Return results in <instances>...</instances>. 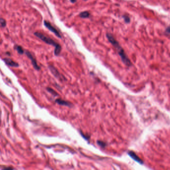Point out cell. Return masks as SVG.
Masks as SVG:
<instances>
[{
  "label": "cell",
  "mask_w": 170,
  "mask_h": 170,
  "mask_svg": "<svg viewBox=\"0 0 170 170\" xmlns=\"http://www.w3.org/2000/svg\"><path fill=\"white\" fill-rule=\"evenodd\" d=\"M106 37L108 39L109 42L112 45L115 47V49L118 52V53L120 57L121 60L126 65L128 66H130L132 65V63L131 62L130 60L129 59L126 54L125 52V51L123 49V48L121 47L118 42H117L114 37L110 33H106Z\"/></svg>",
  "instance_id": "6da1fadb"
},
{
  "label": "cell",
  "mask_w": 170,
  "mask_h": 170,
  "mask_svg": "<svg viewBox=\"0 0 170 170\" xmlns=\"http://www.w3.org/2000/svg\"><path fill=\"white\" fill-rule=\"evenodd\" d=\"M34 35L36 36L37 37H38L42 40H43L45 44L53 46L55 47L54 51V55L56 56H58L59 55L61 50H62V46H61V45L59 44L56 42L50 37L44 35V34L41 32H34Z\"/></svg>",
  "instance_id": "7a4b0ae2"
},
{
  "label": "cell",
  "mask_w": 170,
  "mask_h": 170,
  "mask_svg": "<svg viewBox=\"0 0 170 170\" xmlns=\"http://www.w3.org/2000/svg\"><path fill=\"white\" fill-rule=\"evenodd\" d=\"M44 24L46 28L48 30H49L50 31L53 32L57 37L60 38H62V36L60 35L59 32L55 28H54V27H53L49 22H47L46 21V20H45V21H44Z\"/></svg>",
  "instance_id": "3957f363"
},
{
  "label": "cell",
  "mask_w": 170,
  "mask_h": 170,
  "mask_svg": "<svg viewBox=\"0 0 170 170\" xmlns=\"http://www.w3.org/2000/svg\"><path fill=\"white\" fill-rule=\"evenodd\" d=\"M25 55L28 57L29 58H30V59L31 60V63L34 67V69L37 70H39L40 69V68L38 66V64L36 59L34 58V57H33L31 53L29 51H28V50H25Z\"/></svg>",
  "instance_id": "277c9868"
},
{
  "label": "cell",
  "mask_w": 170,
  "mask_h": 170,
  "mask_svg": "<svg viewBox=\"0 0 170 170\" xmlns=\"http://www.w3.org/2000/svg\"><path fill=\"white\" fill-rule=\"evenodd\" d=\"M49 69L53 76H55L56 78H57V79H58L60 80H63L65 79L64 77L62 76V75L60 74V73L59 72L58 70L56 69V67H54L53 65H49Z\"/></svg>",
  "instance_id": "5b68a950"
},
{
  "label": "cell",
  "mask_w": 170,
  "mask_h": 170,
  "mask_svg": "<svg viewBox=\"0 0 170 170\" xmlns=\"http://www.w3.org/2000/svg\"><path fill=\"white\" fill-rule=\"evenodd\" d=\"M3 60L4 62L5 63L9 66L15 67H18L19 66V64L15 62L14 61H13L11 58H3Z\"/></svg>",
  "instance_id": "8992f818"
},
{
  "label": "cell",
  "mask_w": 170,
  "mask_h": 170,
  "mask_svg": "<svg viewBox=\"0 0 170 170\" xmlns=\"http://www.w3.org/2000/svg\"><path fill=\"white\" fill-rule=\"evenodd\" d=\"M128 154L135 161H136L137 162L140 163V164H143V161L141 159H140L138 156L134 152H133V151L129 152Z\"/></svg>",
  "instance_id": "52a82bcc"
},
{
  "label": "cell",
  "mask_w": 170,
  "mask_h": 170,
  "mask_svg": "<svg viewBox=\"0 0 170 170\" xmlns=\"http://www.w3.org/2000/svg\"><path fill=\"white\" fill-rule=\"evenodd\" d=\"M56 102L58 105H62V106H66L67 107H71L72 104L70 103L69 102L65 101L64 100L61 99H57L56 100Z\"/></svg>",
  "instance_id": "ba28073f"
},
{
  "label": "cell",
  "mask_w": 170,
  "mask_h": 170,
  "mask_svg": "<svg viewBox=\"0 0 170 170\" xmlns=\"http://www.w3.org/2000/svg\"><path fill=\"white\" fill-rule=\"evenodd\" d=\"M14 49L15 50H16L17 51V52H18V53H19V54H23L25 51V50H24L23 47L21 46L17 45V44L15 45Z\"/></svg>",
  "instance_id": "9c48e42d"
},
{
  "label": "cell",
  "mask_w": 170,
  "mask_h": 170,
  "mask_svg": "<svg viewBox=\"0 0 170 170\" xmlns=\"http://www.w3.org/2000/svg\"><path fill=\"white\" fill-rule=\"evenodd\" d=\"M90 14V13L87 12V11H84L81 12L79 14V16L80 18H82V19H86V18H88L89 17Z\"/></svg>",
  "instance_id": "30bf717a"
},
{
  "label": "cell",
  "mask_w": 170,
  "mask_h": 170,
  "mask_svg": "<svg viewBox=\"0 0 170 170\" xmlns=\"http://www.w3.org/2000/svg\"><path fill=\"white\" fill-rule=\"evenodd\" d=\"M46 89H47V91L50 92V93H51L54 96H58V94L55 90H54L53 89H52V88H51L50 87H47V88H46Z\"/></svg>",
  "instance_id": "8fae6325"
},
{
  "label": "cell",
  "mask_w": 170,
  "mask_h": 170,
  "mask_svg": "<svg viewBox=\"0 0 170 170\" xmlns=\"http://www.w3.org/2000/svg\"><path fill=\"white\" fill-rule=\"evenodd\" d=\"M0 23H1V27L2 28H4L6 26V21L3 18H1V19H0Z\"/></svg>",
  "instance_id": "7c38bea8"
},
{
  "label": "cell",
  "mask_w": 170,
  "mask_h": 170,
  "mask_svg": "<svg viewBox=\"0 0 170 170\" xmlns=\"http://www.w3.org/2000/svg\"><path fill=\"white\" fill-rule=\"evenodd\" d=\"M97 143L99 146L102 147V148H104L106 146V144L103 141H99V140L97 141Z\"/></svg>",
  "instance_id": "4fadbf2b"
},
{
  "label": "cell",
  "mask_w": 170,
  "mask_h": 170,
  "mask_svg": "<svg viewBox=\"0 0 170 170\" xmlns=\"http://www.w3.org/2000/svg\"><path fill=\"white\" fill-rule=\"evenodd\" d=\"M123 18L124 19L125 22L126 24H129V23L130 22V18H129L128 16H126V15H124V16H123Z\"/></svg>",
  "instance_id": "5bb4252c"
},
{
  "label": "cell",
  "mask_w": 170,
  "mask_h": 170,
  "mask_svg": "<svg viewBox=\"0 0 170 170\" xmlns=\"http://www.w3.org/2000/svg\"><path fill=\"white\" fill-rule=\"evenodd\" d=\"M165 32H166V33L170 34V26L167 27V28L166 29V30H165Z\"/></svg>",
  "instance_id": "9a60e30c"
},
{
  "label": "cell",
  "mask_w": 170,
  "mask_h": 170,
  "mask_svg": "<svg viewBox=\"0 0 170 170\" xmlns=\"http://www.w3.org/2000/svg\"><path fill=\"white\" fill-rule=\"evenodd\" d=\"M70 2L72 3H75L76 2V0H70Z\"/></svg>",
  "instance_id": "2e32d148"
}]
</instances>
